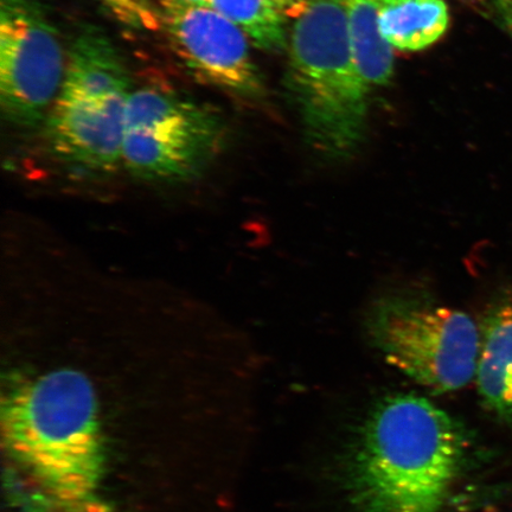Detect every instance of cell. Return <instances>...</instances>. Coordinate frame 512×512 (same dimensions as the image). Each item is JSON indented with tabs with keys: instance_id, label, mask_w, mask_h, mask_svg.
I'll return each instance as SVG.
<instances>
[{
	"instance_id": "cell-13",
	"label": "cell",
	"mask_w": 512,
	"mask_h": 512,
	"mask_svg": "<svg viewBox=\"0 0 512 512\" xmlns=\"http://www.w3.org/2000/svg\"><path fill=\"white\" fill-rule=\"evenodd\" d=\"M477 10L491 19L512 41V0H469Z\"/></svg>"
},
{
	"instance_id": "cell-11",
	"label": "cell",
	"mask_w": 512,
	"mask_h": 512,
	"mask_svg": "<svg viewBox=\"0 0 512 512\" xmlns=\"http://www.w3.org/2000/svg\"><path fill=\"white\" fill-rule=\"evenodd\" d=\"M210 4L241 29L254 47L279 53L288 46L287 17L273 0H210Z\"/></svg>"
},
{
	"instance_id": "cell-10",
	"label": "cell",
	"mask_w": 512,
	"mask_h": 512,
	"mask_svg": "<svg viewBox=\"0 0 512 512\" xmlns=\"http://www.w3.org/2000/svg\"><path fill=\"white\" fill-rule=\"evenodd\" d=\"M388 0H341L352 46L371 88L387 86L394 75V49L380 31V15Z\"/></svg>"
},
{
	"instance_id": "cell-8",
	"label": "cell",
	"mask_w": 512,
	"mask_h": 512,
	"mask_svg": "<svg viewBox=\"0 0 512 512\" xmlns=\"http://www.w3.org/2000/svg\"><path fill=\"white\" fill-rule=\"evenodd\" d=\"M480 329L477 386L484 405L512 419V300L486 311Z\"/></svg>"
},
{
	"instance_id": "cell-1",
	"label": "cell",
	"mask_w": 512,
	"mask_h": 512,
	"mask_svg": "<svg viewBox=\"0 0 512 512\" xmlns=\"http://www.w3.org/2000/svg\"><path fill=\"white\" fill-rule=\"evenodd\" d=\"M0 418L11 512H222L219 315L85 258L2 293Z\"/></svg>"
},
{
	"instance_id": "cell-2",
	"label": "cell",
	"mask_w": 512,
	"mask_h": 512,
	"mask_svg": "<svg viewBox=\"0 0 512 512\" xmlns=\"http://www.w3.org/2000/svg\"><path fill=\"white\" fill-rule=\"evenodd\" d=\"M466 440L443 408L415 394L371 409L344 465L354 512H441L462 473Z\"/></svg>"
},
{
	"instance_id": "cell-14",
	"label": "cell",
	"mask_w": 512,
	"mask_h": 512,
	"mask_svg": "<svg viewBox=\"0 0 512 512\" xmlns=\"http://www.w3.org/2000/svg\"><path fill=\"white\" fill-rule=\"evenodd\" d=\"M311 0H273L287 18L296 19L303 14Z\"/></svg>"
},
{
	"instance_id": "cell-9",
	"label": "cell",
	"mask_w": 512,
	"mask_h": 512,
	"mask_svg": "<svg viewBox=\"0 0 512 512\" xmlns=\"http://www.w3.org/2000/svg\"><path fill=\"white\" fill-rule=\"evenodd\" d=\"M379 24L393 49L420 51L444 36L450 12L444 0H388Z\"/></svg>"
},
{
	"instance_id": "cell-15",
	"label": "cell",
	"mask_w": 512,
	"mask_h": 512,
	"mask_svg": "<svg viewBox=\"0 0 512 512\" xmlns=\"http://www.w3.org/2000/svg\"><path fill=\"white\" fill-rule=\"evenodd\" d=\"M163 9L197 8V6H211L210 0H160Z\"/></svg>"
},
{
	"instance_id": "cell-6",
	"label": "cell",
	"mask_w": 512,
	"mask_h": 512,
	"mask_svg": "<svg viewBox=\"0 0 512 512\" xmlns=\"http://www.w3.org/2000/svg\"><path fill=\"white\" fill-rule=\"evenodd\" d=\"M171 48L198 81L239 94H254L260 76L248 38L211 6L164 9Z\"/></svg>"
},
{
	"instance_id": "cell-4",
	"label": "cell",
	"mask_w": 512,
	"mask_h": 512,
	"mask_svg": "<svg viewBox=\"0 0 512 512\" xmlns=\"http://www.w3.org/2000/svg\"><path fill=\"white\" fill-rule=\"evenodd\" d=\"M366 332L390 366L434 393H451L477 375L480 329L467 313L425 291L382 294L367 312Z\"/></svg>"
},
{
	"instance_id": "cell-5",
	"label": "cell",
	"mask_w": 512,
	"mask_h": 512,
	"mask_svg": "<svg viewBox=\"0 0 512 512\" xmlns=\"http://www.w3.org/2000/svg\"><path fill=\"white\" fill-rule=\"evenodd\" d=\"M67 61L41 0H0V105L21 128L46 120L59 95Z\"/></svg>"
},
{
	"instance_id": "cell-7",
	"label": "cell",
	"mask_w": 512,
	"mask_h": 512,
	"mask_svg": "<svg viewBox=\"0 0 512 512\" xmlns=\"http://www.w3.org/2000/svg\"><path fill=\"white\" fill-rule=\"evenodd\" d=\"M150 130L189 134L222 140L217 115L166 89L147 86L130 95L126 108V132ZM124 144V143H123Z\"/></svg>"
},
{
	"instance_id": "cell-3",
	"label": "cell",
	"mask_w": 512,
	"mask_h": 512,
	"mask_svg": "<svg viewBox=\"0 0 512 512\" xmlns=\"http://www.w3.org/2000/svg\"><path fill=\"white\" fill-rule=\"evenodd\" d=\"M288 87L307 143L348 159L366 137L370 85L352 46L341 0H311L288 37Z\"/></svg>"
},
{
	"instance_id": "cell-12",
	"label": "cell",
	"mask_w": 512,
	"mask_h": 512,
	"mask_svg": "<svg viewBox=\"0 0 512 512\" xmlns=\"http://www.w3.org/2000/svg\"><path fill=\"white\" fill-rule=\"evenodd\" d=\"M110 14L128 28L158 31L163 28L162 12L152 0H98Z\"/></svg>"
}]
</instances>
